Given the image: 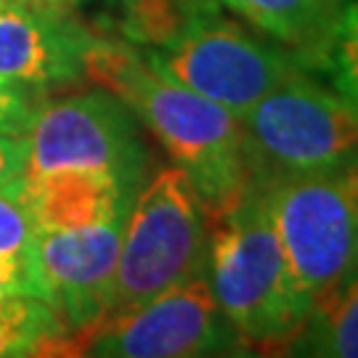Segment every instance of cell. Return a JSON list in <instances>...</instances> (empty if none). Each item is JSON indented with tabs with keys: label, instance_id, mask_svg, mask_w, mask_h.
Returning <instances> with one entry per match:
<instances>
[{
	"label": "cell",
	"instance_id": "cell-14",
	"mask_svg": "<svg viewBox=\"0 0 358 358\" xmlns=\"http://www.w3.org/2000/svg\"><path fill=\"white\" fill-rule=\"evenodd\" d=\"M66 348V329L48 303L35 294H16L0 308V358L43 356Z\"/></svg>",
	"mask_w": 358,
	"mask_h": 358
},
{
	"label": "cell",
	"instance_id": "cell-13",
	"mask_svg": "<svg viewBox=\"0 0 358 358\" xmlns=\"http://www.w3.org/2000/svg\"><path fill=\"white\" fill-rule=\"evenodd\" d=\"M284 348L294 356L358 358V273L319 297Z\"/></svg>",
	"mask_w": 358,
	"mask_h": 358
},
{
	"label": "cell",
	"instance_id": "cell-12",
	"mask_svg": "<svg viewBox=\"0 0 358 358\" xmlns=\"http://www.w3.org/2000/svg\"><path fill=\"white\" fill-rule=\"evenodd\" d=\"M242 16L306 66L327 64L334 29L343 16V0H217Z\"/></svg>",
	"mask_w": 358,
	"mask_h": 358
},
{
	"label": "cell",
	"instance_id": "cell-4",
	"mask_svg": "<svg viewBox=\"0 0 358 358\" xmlns=\"http://www.w3.org/2000/svg\"><path fill=\"white\" fill-rule=\"evenodd\" d=\"M242 130L255 183L358 167V109L306 72L284 80L244 112Z\"/></svg>",
	"mask_w": 358,
	"mask_h": 358
},
{
	"label": "cell",
	"instance_id": "cell-16",
	"mask_svg": "<svg viewBox=\"0 0 358 358\" xmlns=\"http://www.w3.org/2000/svg\"><path fill=\"white\" fill-rule=\"evenodd\" d=\"M324 66H329L337 93L358 109V0L343 8Z\"/></svg>",
	"mask_w": 358,
	"mask_h": 358
},
{
	"label": "cell",
	"instance_id": "cell-2",
	"mask_svg": "<svg viewBox=\"0 0 358 358\" xmlns=\"http://www.w3.org/2000/svg\"><path fill=\"white\" fill-rule=\"evenodd\" d=\"M207 279L244 348H284L306 321L260 183L210 220Z\"/></svg>",
	"mask_w": 358,
	"mask_h": 358
},
{
	"label": "cell",
	"instance_id": "cell-15",
	"mask_svg": "<svg viewBox=\"0 0 358 358\" xmlns=\"http://www.w3.org/2000/svg\"><path fill=\"white\" fill-rule=\"evenodd\" d=\"M35 220L29 215V207L22 199V192H3L0 189V257L22 266L29 276L32 294H35Z\"/></svg>",
	"mask_w": 358,
	"mask_h": 358
},
{
	"label": "cell",
	"instance_id": "cell-10",
	"mask_svg": "<svg viewBox=\"0 0 358 358\" xmlns=\"http://www.w3.org/2000/svg\"><path fill=\"white\" fill-rule=\"evenodd\" d=\"M96 35L72 8L45 0H0V77L29 85L69 83L83 75Z\"/></svg>",
	"mask_w": 358,
	"mask_h": 358
},
{
	"label": "cell",
	"instance_id": "cell-3",
	"mask_svg": "<svg viewBox=\"0 0 358 358\" xmlns=\"http://www.w3.org/2000/svg\"><path fill=\"white\" fill-rule=\"evenodd\" d=\"M210 220L189 176L170 165L143 183L130 205L109 308L115 316L194 276H207Z\"/></svg>",
	"mask_w": 358,
	"mask_h": 358
},
{
	"label": "cell",
	"instance_id": "cell-6",
	"mask_svg": "<svg viewBox=\"0 0 358 358\" xmlns=\"http://www.w3.org/2000/svg\"><path fill=\"white\" fill-rule=\"evenodd\" d=\"M303 306L358 273V167L260 183Z\"/></svg>",
	"mask_w": 358,
	"mask_h": 358
},
{
	"label": "cell",
	"instance_id": "cell-5",
	"mask_svg": "<svg viewBox=\"0 0 358 358\" xmlns=\"http://www.w3.org/2000/svg\"><path fill=\"white\" fill-rule=\"evenodd\" d=\"M143 53L162 75L239 120L284 80L308 69L292 51L234 22L217 0H207L173 38Z\"/></svg>",
	"mask_w": 358,
	"mask_h": 358
},
{
	"label": "cell",
	"instance_id": "cell-17",
	"mask_svg": "<svg viewBox=\"0 0 358 358\" xmlns=\"http://www.w3.org/2000/svg\"><path fill=\"white\" fill-rule=\"evenodd\" d=\"M32 88H38V85L0 77V130L27 133L40 106Z\"/></svg>",
	"mask_w": 358,
	"mask_h": 358
},
{
	"label": "cell",
	"instance_id": "cell-19",
	"mask_svg": "<svg viewBox=\"0 0 358 358\" xmlns=\"http://www.w3.org/2000/svg\"><path fill=\"white\" fill-rule=\"evenodd\" d=\"M16 294H32L29 276L22 266H16L11 260L0 257V308L6 306Z\"/></svg>",
	"mask_w": 358,
	"mask_h": 358
},
{
	"label": "cell",
	"instance_id": "cell-7",
	"mask_svg": "<svg viewBox=\"0 0 358 358\" xmlns=\"http://www.w3.org/2000/svg\"><path fill=\"white\" fill-rule=\"evenodd\" d=\"M69 353L106 358H202L244 353L207 276L176 284L149 303L66 337Z\"/></svg>",
	"mask_w": 358,
	"mask_h": 358
},
{
	"label": "cell",
	"instance_id": "cell-8",
	"mask_svg": "<svg viewBox=\"0 0 358 358\" xmlns=\"http://www.w3.org/2000/svg\"><path fill=\"white\" fill-rule=\"evenodd\" d=\"M146 162L138 117L103 88L40 103L27 128L24 178L83 170L115 176L138 192Z\"/></svg>",
	"mask_w": 358,
	"mask_h": 358
},
{
	"label": "cell",
	"instance_id": "cell-1",
	"mask_svg": "<svg viewBox=\"0 0 358 358\" xmlns=\"http://www.w3.org/2000/svg\"><path fill=\"white\" fill-rule=\"evenodd\" d=\"M83 75L128 103L162 143L173 165L189 176L207 220L231 213L252 189L242 120L162 75L143 51L96 38L85 51Z\"/></svg>",
	"mask_w": 358,
	"mask_h": 358
},
{
	"label": "cell",
	"instance_id": "cell-11",
	"mask_svg": "<svg viewBox=\"0 0 358 358\" xmlns=\"http://www.w3.org/2000/svg\"><path fill=\"white\" fill-rule=\"evenodd\" d=\"M136 189L106 173L59 170L48 176H27L22 199L38 231L85 229L128 217Z\"/></svg>",
	"mask_w": 358,
	"mask_h": 358
},
{
	"label": "cell",
	"instance_id": "cell-9",
	"mask_svg": "<svg viewBox=\"0 0 358 358\" xmlns=\"http://www.w3.org/2000/svg\"><path fill=\"white\" fill-rule=\"evenodd\" d=\"M125 220L35 236V297L53 308L66 337L103 319L112 294Z\"/></svg>",
	"mask_w": 358,
	"mask_h": 358
},
{
	"label": "cell",
	"instance_id": "cell-18",
	"mask_svg": "<svg viewBox=\"0 0 358 358\" xmlns=\"http://www.w3.org/2000/svg\"><path fill=\"white\" fill-rule=\"evenodd\" d=\"M27 173V133L0 130V189L22 192Z\"/></svg>",
	"mask_w": 358,
	"mask_h": 358
}]
</instances>
